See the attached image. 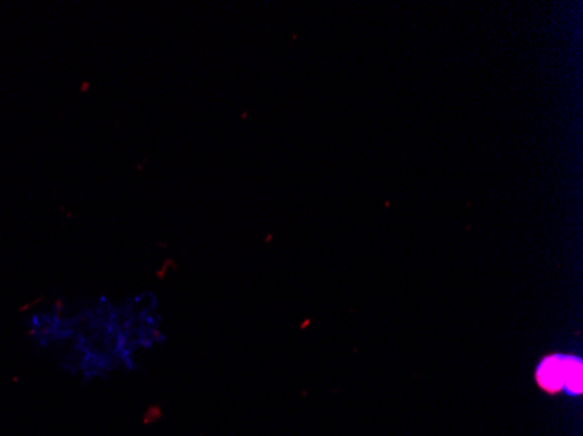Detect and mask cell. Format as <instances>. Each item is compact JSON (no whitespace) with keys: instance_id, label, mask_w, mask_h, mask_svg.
Returning <instances> with one entry per match:
<instances>
[{"instance_id":"obj_1","label":"cell","mask_w":583,"mask_h":436,"mask_svg":"<svg viewBox=\"0 0 583 436\" xmlns=\"http://www.w3.org/2000/svg\"><path fill=\"white\" fill-rule=\"evenodd\" d=\"M582 360L552 354L540 363L536 381L549 393L567 392L579 396L582 393Z\"/></svg>"}]
</instances>
